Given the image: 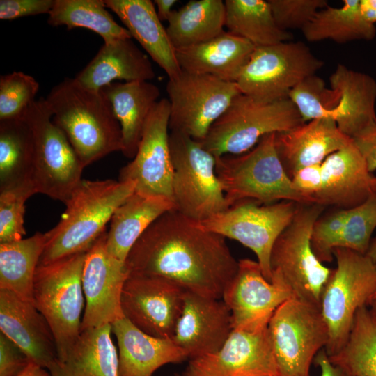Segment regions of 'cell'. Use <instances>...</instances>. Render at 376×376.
Returning <instances> with one entry per match:
<instances>
[{
	"label": "cell",
	"instance_id": "14",
	"mask_svg": "<svg viewBox=\"0 0 376 376\" xmlns=\"http://www.w3.org/2000/svg\"><path fill=\"white\" fill-rule=\"evenodd\" d=\"M169 130L202 141L241 92L236 82L205 74L180 73L169 78Z\"/></svg>",
	"mask_w": 376,
	"mask_h": 376
},
{
	"label": "cell",
	"instance_id": "24",
	"mask_svg": "<svg viewBox=\"0 0 376 376\" xmlns=\"http://www.w3.org/2000/svg\"><path fill=\"white\" fill-rule=\"evenodd\" d=\"M111 327L118 346L119 376H152L164 365L188 359L171 338L149 335L125 317Z\"/></svg>",
	"mask_w": 376,
	"mask_h": 376
},
{
	"label": "cell",
	"instance_id": "4",
	"mask_svg": "<svg viewBox=\"0 0 376 376\" xmlns=\"http://www.w3.org/2000/svg\"><path fill=\"white\" fill-rule=\"evenodd\" d=\"M275 137L276 133L265 136L244 153L216 157L215 171L228 207L244 200L311 204L294 189L278 155Z\"/></svg>",
	"mask_w": 376,
	"mask_h": 376
},
{
	"label": "cell",
	"instance_id": "34",
	"mask_svg": "<svg viewBox=\"0 0 376 376\" xmlns=\"http://www.w3.org/2000/svg\"><path fill=\"white\" fill-rule=\"evenodd\" d=\"M306 40L312 42L331 40L346 43L358 40H370L376 27L364 17L360 0H344L341 7L329 5L320 10L301 30Z\"/></svg>",
	"mask_w": 376,
	"mask_h": 376
},
{
	"label": "cell",
	"instance_id": "15",
	"mask_svg": "<svg viewBox=\"0 0 376 376\" xmlns=\"http://www.w3.org/2000/svg\"><path fill=\"white\" fill-rule=\"evenodd\" d=\"M293 297L278 272H272L269 282L258 261L244 258L239 260L237 274L221 299L230 310L233 329L258 331L267 328L276 310Z\"/></svg>",
	"mask_w": 376,
	"mask_h": 376
},
{
	"label": "cell",
	"instance_id": "5",
	"mask_svg": "<svg viewBox=\"0 0 376 376\" xmlns=\"http://www.w3.org/2000/svg\"><path fill=\"white\" fill-rule=\"evenodd\" d=\"M336 267L322 292L320 312L327 327L325 351L336 354L345 343L355 315L368 307L376 295V263L367 255L336 247L333 250Z\"/></svg>",
	"mask_w": 376,
	"mask_h": 376
},
{
	"label": "cell",
	"instance_id": "32",
	"mask_svg": "<svg viewBox=\"0 0 376 376\" xmlns=\"http://www.w3.org/2000/svg\"><path fill=\"white\" fill-rule=\"evenodd\" d=\"M33 171L34 142L29 125L22 115L0 120V191L34 187Z\"/></svg>",
	"mask_w": 376,
	"mask_h": 376
},
{
	"label": "cell",
	"instance_id": "53",
	"mask_svg": "<svg viewBox=\"0 0 376 376\" xmlns=\"http://www.w3.org/2000/svg\"><path fill=\"white\" fill-rule=\"evenodd\" d=\"M366 255L376 263V235L372 239Z\"/></svg>",
	"mask_w": 376,
	"mask_h": 376
},
{
	"label": "cell",
	"instance_id": "55",
	"mask_svg": "<svg viewBox=\"0 0 376 376\" xmlns=\"http://www.w3.org/2000/svg\"><path fill=\"white\" fill-rule=\"evenodd\" d=\"M175 376H188L187 374L185 372L182 375H176Z\"/></svg>",
	"mask_w": 376,
	"mask_h": 376
},
{
	"label": "cell",
	"instance_id": "35",
	"mask_svg": "<svg viewBox=\"0 0 376 376\" xmlns=\"http://www.w3.org/2000/svg\"><path fill=\"white\" fill-rule=\"evenodd\" d=\"M45 243V233L40 232L18 241L0 243V289L33 303L34 276Z\"/></svg>",
	"mask_w": 376,
	"mask_h": 376
},
{
	"label": "cell",
	"instance_id": "26",
	"mask_svg": "<svg viewBox=\"0 0 376 376\" xmlns=\"http://www.w3.org/2000/svg\"><path fill=\"white\" fill-rule=\"evenodd\" d=\"M107 8L120 19L132 38L169 78L178 76L181 68L166 28L150 0H104Z\"/></svg>",
	"mask_w": 376,
	"mask_h": 376
},
{
	"label": "cell",
	"instance_id": "51",
	"mask_svg": "<svg viewBox=\"0 0 376 376\" xmlns=\"http://www.w3.org/2000/svg\"><path fill=\"white\" fill-rule=\"evenodd\" d=\"M362 13L372 24L376 23V0H360Z\"/></svg>",
	"mask_w": 376,
	"mask_h": 376
},
{
	"label": "cell",
	"instance_id": "25",
	"mask_svg": "<svg viewBox=\"0 0 376 376\" xmlns=\"http://www.w3.org/2000/svg\"><path fill=\"white\" fill-rule=\"evenodd\" d=\"M329 82L339 97L331 118L343 134L352 139L376 125V81L373 77L338 64Z\"/></svg>",
	"mask_w": 376,
	"mask_h": 376
},
{
	"label": "cell",
	"instance_id": "2",
	"mask_svg": "<svg viewBox=\"0 0 376 376\" xmlns=\"http://www.w3.org/2000/svg\"><path fill=\"white\" fill-rule=\"evenodd\" d=\"M52 120L66 135L85 168L109 154L122 151L120 125L100 91L65 77L45 97Z\"/></svg>",
	"mask_w": 376,
	"mask_h": 376
},
{
	"label": "cell",
	"instance_id": "10",
	"mask_svg": "<svg viewBox=\"0 0 376 376\" xmlns=\"http://www.w3.org/2000/svg\"><path fill=\"white\" fill-rule=\"evenodd\" d=\"M22 116L33 133L36 193L65 203L82 180L84 167L65 133L53 122L45 97L33 102Z\"/></svg>",
	"mask_w": 376,
	"mask_h": 376
},
{
	"label": "cell",
	"instance_id": "13",
	"mask_svg": "<svg viewBox=\"0 0 376 376\" xmlns=\"http://www.w3.org/2000/svg\"><path fill=\"white\" fill-rule=\"evenodd\" d=\"M268 331L280 376H311L313 360L329 340L320 309L291 298L276 310Z\"/></svg>",
	"mask_w": 376,
	"mask_h": 376
},
{
	"label": "cell",
	"instance_id": "3",
	"mask_svg": "<svg viewBox=\"0 0 376 376\" xmlns=\"http://www.w3.org/2000/svg\"><path fill=\"white\" fill-rule=\"evenodd\" d=\"M135 191L132 182L83 180L65 203L58 223L45 233L38 266L87 252L104 233L116 210Z\"/></svg>",
	"mask_w": 376,
	"mask_h": 376
},
{
	"label": "cell",
	"instance_id": "43",
	"mask_svg": "<svg viewBox=\"0 0 376 376\" xmlns=\"http://www.w3.org/2000/svg\"><path fill=\"white\" fill-rule=\"evenodd\" d=\"M348 214V209L335 208L320 214L315 220L311 232L312 249L322 263L331 262L333 250L341 234Z\"/></svg>",
	"mask_w": 376,
	"mask_h": 376
},
{
	"label": "cell",
	"instance_id": "18",
	"mask_svg": "<svg viewBox=\"0 0 376 376\" xmlns=\"http://www.w3.org/2000/svg\"><path fill=\"white\" fill-rule=\"evenodd\" d=\"M106 239L104 232L86 252L82 271L86 306L81 331L124 318L121 294L129 272L125 263L109 253Z\"/></svg>",
	"mask_w": 376,
	"mask_h": 376
},
{
	"label": "cell",
	"instance_id": "40",
	"mask_svg": "<svg viewBox=\"0 0 376 376\" xmlns=\"http://www.w3.org/2000/svg\"><path fill=\"white\" fill-rule=\"evenodd\" d=\"M376 228V193L361 204L348 209V214L335 248L366 255Z\"/></svg>",
	"mask_w": 376,
	"mask_h": 376
},
{
	"label": "cell",
	"instance_id": "17",
	"mask_svg": "<svg viewBox=\"0 0 376 376\" xmlns=\"http://www.w3.org/2000/svg\"><path fill=\"white\" fill-rule=\"evenodd\" d=\"M185 291L159 277L129 274L122 290L124 317L142 331L171 338Z\"/></svg>",
	"mask_w": 376,
	"mask_h": 376
},
{
	"label": "cell",
	"instance_id": "20",
	"mask_svg": "<svg viewBox=\"0 0 376 376\" xmlns=\"http://www.w3.org/2000/svg\"><path fill=\"white\" fill-rule=\"evenodd\" d=\"M233 329L230 310L221 299L185 291L171 339L192 360L219 351Z\"/></svg>",
	"mask_w": 376,
	"mask_h": 376
},
{
	"label": "cell",
	"instance_id": "7",
	"mask_svg": "<svg viewBox=\"0 0 376 376\" xmlns=\"http://www.w3.org/2000/svg\"><path fill=\"white\" fill-rule=\"evenodd\" d=\"M86 252L38 266L33 281V303L47 321L56 343L58 361L77 340L84 306L82 271Z\"/></svg>",
	"mask_w": 376,
	"mask_h": 376
},
{
	"label": "cell",
	"instance_id": "12",
	"mask_svg": "<svg viewBox=\"0 0 376 376\" xmlns=\"http://www.w3.org/2000/svg\"><path fill=\"white\" fill-rule=\"evenodd\" d=\"M299 205L289 201L261 204L244 200L198 224L204 230L235 240L250 249L256 255L264 276L271 282L272 248L294 218Z\"/></svg>",
	"mask_w": 376,
	"mask_h": 376
},
{
	"label": "cell",
	"instance_id": "23",
	"mask_svg": "<svg viewBox=\"0 0 376 376\" xmlns=\"http://www.w3.org/2000/svg\"><path fill=\"white\" fill-rule=\"evenodd\" d=\"M351 141L333 119L320 118L276 134L275 146L283 168L291 178L300 169L322 164Z\"/></svg>",
	"mask_w": 376,
	"mask_h": 376
},
{
	"label": "cell",
	"instance_id": "56",
	"mask_svg": "<svg viewBox=\"0 0 376 376\" xmlns=\"http://www.w3.org/2000/svg\"><path fill=\"white\" fill-rule=\"evenodd\" d=\"M375 298H376V295H375V296L374 299H375Z\"/></svg>",
	"mask_w": 376,
	"mask_h": 376
},
{
	"label": "cell",
	"instance_id": "48",
	"mask_svg": "<svg viewBox=\"0 0 376 376\" xmlns=\"http://www.w3.org/2000/svg\"><path fill=\"white\" fill-rule=\"evenodd\" d=\"M352 141L363 157L370 172L376 171V125L365 130Z\"/></svg>",
	"mask_w": 376,
	"mask_h": 376
},
{
	"label": "cell",
	"instance_id": "9",
	"mask_svg": "<svg viewBox=\"0 0 376 376\" xmlns=\"http://www.w3.org/2000/svg\"><path fill=\"white\" fill-rule=\"evenodd\" d=\"M325 208L317 203L299 204L294 218L276 240L270 257L272 272L282 276L295 298L319 308L333 269L316 257L311 237L315 220Z\"/></svg>",
	"mask_w": 376,
	"mask_h": 376
},
{
	"label": "cell",
	"instance_id": "38",
	"mask_svg": "<svg viewBox=\"0 0 376 376\" xmlns=\"http://www.w3.org/2000/svg\"><path fill=\"white\" fill-rule=\"evenodd\" d=\"M329 358L347 376H376V321L368 307L357 311L345 343Z\"/></svg>",
	"mask_w": 376,
	"mask_h": 376
},
{
	"label": "cell",
	"instance_id": "31",
	"mask_svg": "<svg viewBox=\"0 0 376 376\" xmlns=\"http://www.w3.org/2000/svg\"><path fill=\"white\" fill-rule=\"evenodd\" d=\"M111 324L81 331L66 356L49 370L52 376H119L118 353Z\"/></svg>",
	"mask_w": 376,
	"mask_h": 376
},
{
	"label": "cell",
	"instance_id": "33",
	"mask_svg": "<svg viewBox=\"0 0 376 376\" xmlns=\"http://www.w3.org/2000/svg\"><path fill=\"white\" fill-rule=\"evenodd\" d=\"M225 15L222 0H191L173 10L166 29L175 49L187 47L223 33Z\"/></svg>",
	"mask_w": 376,
	"mask_h": 376
},
{
	"label": "cell",
	"instance_id": "45",
	"mask_svg": "<svg viewBox=\"0 0 376 376\" xmlns=\"http://www.w3.org/2000/svg\"><path fill=\"white\" fill-rule=\"evenodd\" d=\"M55 0H1L0 19L12 20L19 17L49 14Z\"/></svg>",
	"mask_w": 376,
	"mask_h": 376
},
{
	"label": "cell",
	"instance_id": "6",
	"mask_svg": "<svg viewBox=\"0 0 376 376\" xmlns=\"http://www.w3.org/2000/svg\"><path fill=\"white\" fill-rule=\"evenodd\" d=\"M303 123L289 98L265 102L241 93L201 142L215 157L240 155L265 136L287 132Z\"/></svg>",
	"mask_w": 376,
	"mask_h": 376
},
{
	"label": "cell",
	"instance_id": "50",
	"mask_svg": "<svg viewBox=\"0 0 376 376\" xmlns=\"http://www.w3.org/2000/svg\"><path fill=\"white\" fill-rule=\"evenodd\" d=\"M178 2L176 0H155L154 4L157 6V13L161 22H168L172 12L173 7Z\"/></svg>",
	"mask_w": 376,
	"mask_h": 376
},
{
	"label": "cell",
	"instance_id": "57",
	"mask_svg": "<svg viewBox=\"0 0 376 376\" xmlns=\"http://www.w3.org/2000/svg\"><path fill=\"white\" fill-rule=\"evenodd\" d=\"M189 376V375H188Z\"/></svg>",
	"mask_w": 376,
	"mask_h": 376
},
{
	"label": "cell",
	"instance_id": "22",
	"mask_svg": "<svg viewBox=\"0 0 376 376\" xmlns=\"http://www.w3.org/2000/svg\"><path fill=\"white\" fill-rule=\"evenodd\" d=\"M322 187L315 203L338 209L356 207L376 193V176L354 143L328 156L321 164Z\"/></svg>",
	"mask_w": 376,
	"mask_h": 376
},
{
	"label": "cell",
	"instance_id": "21",
	"mask_svg": "<svg viewBox=\"0 0 376 376\" xmlns=\"http://www.w3.org/2000/svg\"><path fill=\"white\" fill-rule=\"evenodd\" d=\"M0 330L36 365L51 370L58 361L52 331L33 303L0 289Z\"/></svg>",
	"mask_w": 376,
	"mask_h": 376
},
{
	"label": "cell",
	"instance_id": "30",
	"mask_svg": "<svg viewBox=\"0 0 376 376\" xmlns=\"http://www.w3.org/2000/svg\"><path fill=\"white\" fill-rule=\"evenodd\" d=\"M173 210H175V205L169 198L134 191L116 210L111 219L107 232V251L125 263L131 249L148 227Z\"/></svg>",
	"mask_w": 376,
	"mask_h": 376
},
{
	"label": "cell",
	"instance_id": "19",
	"mask_svg": "<svg viewBox=\"0 0 376 376\" xmlns=\"http://www.w3.org/2000/svg\"><path fill=\"white\" fill-rule=\"evenodd\" d=\"M189 376H280L268 327L258 331L233 329L215 353L190 360Z\"/></svg>",
	"mask_w": 376,
	"mask_h": 376
},
{
	"label": "cell",
	"instance_id": "44",
	"mask_svg": "<svg viewBox=\"0 0 376 376\" xmlns=\"http://www.w3.org/2000/svg\"><path fill=\"white\" fill-rule=\"evenodd\" d=\"M274 20L283 31L301 29L328 6L326 0H268Z\"/></svg>",
	"mask_w": 376,
	"mask_h": 376
},
{
	"label": "cell",
	"instance_id": "37",
	"mask_svg": "<svg viewBox=\"0 0 376 376\" xmlns=\"http://www.w3.org/2000/svg\"><path fill=\"white\" fill-rule=\"evenodd\" d=\"M107 8L104 0H55L47 23L52 26L65 25L68 29H88L101 36L104 43L132 38L127 29L118 24Z\"/></svg>",
	"mask_w": 376,
	"mask_h": 376
},
{
	"label": "cell",
	"instance_id": "42",
	"mask_svg": "<svg viewBox=\"0 0 376 376\" xmlns=\"http://www.w3.org/2000/svg\"><path fill=\"white\" fill-rule=\"evenodd\" d=\"M37 194L33 186L0 191V243L20 240L26 234L25 203Z\"/></svg>",
	"mask_w": 376,
	"mask_h": 376
},
{
	"label": "cell",
	"instance_id": "11",
	"mask_svg": "<svg viewBox=\"0 0 376 376\" xmlns=\"http://www.w3.org/2000/svg\"><path fill=\"white\" fill-rule=\"evenodd\" d=\"M323 65L300 41L256 47L236 83L242 94L265 102L281 100Z\"/></svg>",
	"mask_w": 376,
	"mask_h": 376
},
{
	"label": "cell",
	"instance_id": "41",
	"mask_svg": "<svg viewBox=\"0 0 376 376\" xmlns=\"http://www.w3.org/2000/svg\"><path fill=\"white\" fill-rule=\"evenodd\" d=\"M38 89V82L21 71L1 75L0 120L21 116L36 100Z\"/></svg>",
	"mask_w": 376,
	"mask_h": 376
},
{
	"label": "cell",
	"instance_id": "28",
	"mask_svg": "<svg viewBox=\"0 0 376 376\" xmlns=\"http://www.w3.org/2000/svg\"><path fill=\"white\" fill-rule=\"evenodd\" d=\"M255 47L244 38L224 31L204 42L176 49L175 56L182 70L236 82Z\"/></svg>",
	"mask_w": 376,
	"mask_h": 376
},
{
	"label": "cell",
	"instance_id": "36",
	"mask_svg": "<svg viewBox=\"0 0 376 376\" xmlns=\"http://www.w3.org/2000/svg\"><path fill=\"white\" fill-rule=\"evenodd\" d=\"M225 26L233 33L262 47L290 41L292 34L276 24L269 3L265 0H226Z\"/></svg>",
	"mask_w": 376,
	"mask_h": 376
},
{
	"label": "cell",
	"instance_id": "16",
	"mask_svg": "<svg viewBox=\"0 0 376 376\" xmlns=\"http://www.w3.org/2000/svg\"><path fill=\"white\" fill-rule=\"evenodd\" d=\"M169 116V101L162 98L146 120L134 157L120 169L118 180L134 183L138 193L173 200Z\"/></svg>",
	"mask_w": 376,
	"mask_h": 376
},
{
	"label": "cell",
	"instance_id": "8",
	"mask_svg": "<svg viewBox=\"0 0 376 376\" xmlns=\"http://www.w3.org/2000/svg\"><path fill=\"white\" fill-rule=\"evenodd\" d=\"M169 147L175 210L200 222L228 208L215 171L216 157L201 142L170 131Z\"/></svg>",
	"mask_w": 376,
	"mask_h": 376
},
{
	"label": "cell",
	"instance_id": "1",
	"mask_svg": "<svg viewBox=\"0 0 376 376\" xmlns=\"http://www.w3.org/2000/svg\"><path fill=\"white\" fill-rule=\"evenodd\" d=\"M125 264L130 274L159 277L185 291L222 299L237 274L239 260L224 237L173 210L142 234Z\"/></svg>",
	"mask_w": 376,
	"mask_h": 376
},
{
	"label": "cell",
	"instance_id": "27",
	"mask_svg": "<svg viewBox=\"0 0 376 376\" xmlns=\"http://www.w3.org/2000/svg\"><path fill=\"white\" fill-rule=\"evenodd\" d=\"M155 77V72L148 54L132 38H123L104 43L75 78L84 87L99 91L116 81H150Z\"/></svg>",
	"mask_w": 376,
	"mask_h": 376
},
{
	"label": "cell",
	"instance_id": "49",
	"mask_svg": "<svg viewBox=\"0 0 376 376\" xmlns=\"http://www.w3.org/2000/svg\"><path fill=\"white\" fill-rule=\"evenodd\" d=\"M314 362L320 370V376H347L343 370L330 361L324 348L318 352Z\"/></svg>",
	"mask_w": 376,
	"mask_h": 376
},
{
	"label": "cell",
	"instance_id": "39",
	"mask_svg": "<svg viewBox=\"0 0 376 376\" xmlns=\"http://www.w3.org/2000/svg\"><path fill=\"white\" fill-rule=\"evenodd\" d=\"M304 123L320 118H331V112L338 104L336 92L326 86L317 74L301 81L288 93ZM332 119V118H331Z\"/></svg>",
	"mask_w": 376,
	"mask_h": 376
},
{
	"label": "cell",
	"instance_id": "46",
	"mask_svg": "<svg viewBox=\"0 0 376 376\" xmlns=\"http://www.w3.org/2000/svg\"><path fill=\"white\" fill-rule=\"evenodd\" d=\"M31 362L22 350L0 333V376H18Z\"/></svg>",
	"mask_w": 376,
	"mask_h": 376
},
{
	"label": "cell",
	"instance_id": "29",
	"mask_svg": "<svg viewBox=\"0 0 376 376\" xmlns=\"http://www.w3.org/2000/svg\"><path fill=\"white\" fill-rule=\"evenodd\" d=\"M100 93L111 105L122 131L121 152L133 159L137 152L146 120L160 100V90L149 81H114L103 86Z\"/></svg>",
	"mask_w": 376,
	"mask_h": 376
},
{
	"label": "cell",
	"instance_id": "47",
	"mask_svg": "<svg viewBox=\"0 0 376 376\" xmlns=\"http://www.w3.org/2000/svg\"><path fill=\"white\" fill-rule=\"evenodd\" d=\"M294 189L311 204L322 187L321 164L308 166L297 171L290 178Z\"/></svg>",
	"mask_w": 376,
	"mask_h": 376
},
{
	"label": "cell",
	"instance_id": "54",
	"mask_svg": "<svg viewBox=\"0 0 376 376\" xmlns=\"http://www.w3.org/2000/svg\"><path fill=\"white\" fill-rule=\"evenodd\" d=\"M368 308L371 316L376 321V298L371 301L370 304L368 306Z\"/></svg>",
	"mask_w": 376,
	"mask_h": 376
},
{
	"label": "cell",
	"instance_id": "52",
	"mask_svg": "<svg viewBox=\"0 0 376 376\" xmlns=\"http://www.w3.org/2000/svg\"><path fill=\"white\" fill-rule=\"evenodd\" d=\"M18 376H52V375L47 370L31 361L27 366V367Z\"/></svg>",
	"mask_w": 376,
	"mask_h": 376
}]
</instances>
